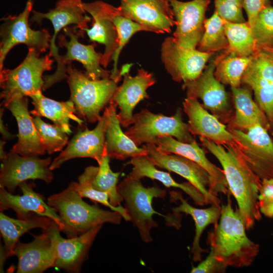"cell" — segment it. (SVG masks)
Masks as SVG:
<instances>
[{
  "mask_svg": "<svg viewBox=\"0 0 273 273\" xmlns=\"http://www.w3.org/2000/svg\"><path fill=\"white\" fill-rule=\"evenodd\" d=\"M22 195H15L4 188L0 187V210L12 209L19 219H25L34 215L46 216L52 219L63 228L62 220L54 208L44 201L43 196L33 190V187L24 181L19 186Z\"/></svg>",
  "mask_w": 273,
  "mask_h": 273,
  "instance_id": "obj_23",
  "label": "cell"
},
{
  "mask_svg": "<svg viewBox=\"0 0 273 273\" xmlns=\"http://www.w3.org/2000/svg\"><path fill=\"white\" fill-rule=\"evenodd\" d=\"M33 2L28 0L25 9L17 16H8L1 19L0 71L3 69L4 60L9 51L15 46L25 44L28 49H33L40 54L50 48L51 36L45 29L34 30L28 23L32 11Z\"/></svg>",
  "mask_w": 273,
  "mask_h": 273,
  "instance_id": "obj_10",
  "label": "cell"
},
{
  "mask_svg": "<svg viewBox=\"0 0 273 273\" xmlns=\"http://www.w3.org/2000/svg\"><path fill=\"white\" fill-rule=\"evenodd\" d=\"M264 6L262 0L244 1L243 8L247 13V22L251 28L254 24L259 12Z\"/></svg>",
  "mask_w": 273,
  "mask_h": 273,
  "instance_id": "obj_45",
  "label": "cell"
},
{
  "mask_svg": "<svg viewBox=\"0 0 273 273\" xmlns=\"http://www.w3.org/2000/svg\"><path fill=\"white\" fill-rule=\"evenodd\" d=\"M214 54L181 47L173 37L166 38L161 48V60L167 72L176 82H186L196 79Z\"/></svg>",
  "mask_w": 273,
  "mask_h": 273,
  "instance_id": "obj_14",
  "label": "cell"
},
{
  "mask_svg": "<svg viewBox=\"0 0 273 273\" xmlns=\"http://www.w3.org/2000/svg\"><path fill=\"white\" fill-rule=\"evenodd\" d=\"M258 204L261 214L268 218H273V178L261 180Z\"/></svg>",
  "mask_w": 273,
  "mask_h": 273,
  "instance_id": "obj_43",
  "label": "cell"
},
{
  "mask_svg": "<svg viewBox=\"0 0 273 273\" xmlns=\"http://www.w3.org/2000/svg\"><path fill=\"white\" fill-rule=\"evenodd\" d=\"M40 55L35 50L28 49L25 58L17 67L0 71L1 99L3 107L6 108L16 98L29 97L43 90V73L52 69L54 60L49 54L43 57Z\"/></svg>",
  "mask_w": 273,
  "mask_h": 273,
  "instance_id": "obj_5",
  "label": "cell"
},
{
  "mask_svg": "<svg viewBox=\"0 0 273 273\" xmlns=\"http://www.w3.org/2000/svg\"><path fill=\"white\" fill-rule=\"evenodd\" d=\"M155 144L163 153L184 156L203 167L211 177L209 191L213 195L217 196L219 194H231L223 169L208 160L195 139L191 143H184L172 136H165L159 138Z\"/></svg>",
  "mask_w": 273,
  "mask_h": 273,
  "instance_id": "obj_21",
  "label": "cell"
},
{
  "mask_svg": "<svg viewBox=\"0 0 273 273\" xmlns=\"http://www.w3.org/2000/svg\"><path fill=\"white\" fill-rule=\"evenodd\" d=\"M131 65L124 66L123 82L118 87L112 99L119 109L117 116L124 127L132 124L135 107L140 101L149 98L147 89L156 82L153 74L143 69L138 70L135 76H131L129 73Z\"/></svg>",
  "mask_w": 273,
  "mask_h": 273,
  "instance_id": "obj_20",
  "label": "cell"
},
{
  "mask_svg": "<svg viewBox=\"0 0 273 273\" xmlns=\"http://www.w3.org/2000/svg\"><path fill=\"white\" fill-rule=\"evenodd\" d=\"M66 79L76 114L89 123L98 122L101 112L109 105L122 77L99 80L89 78L71 64L66 65Z\"/></svg>",
  "mask_w": 273,
  "mask_h": 273,
  "instance_id": "obj_4",
  "label": "cell"
},
{
  "mask_svg": "<svg viewBox=\"0 0 273 273\" xmlns=\"http://www.w3.org/2000/svg\"><path fill=\"white\" fill-rule=\"evenodd\" d=\"M143 148L156 166L174 172L187 179L203 194L208 204H220V199L209 191L211 177L201 166L184 156L163 153L154 143L144 144Z\"/></svg>",
  "mask_w": 273,
  "mask_h": 273,
  "instance_id": "obj_12",
  "label": "cell"
},
{
  "mask_svg": "<svg viewBox=\"0 0 273 273\" xmlns=\"http://www.w3.org/2000/svg\"><path fill=\"white\" fill-rule=\"evenodd\" d=\"M107 115L105 111L97 126L92 130L87 127L79 129L68 142L66 148L52 162V170L59 168L65 162L76 158H90L99 163L107 155L105 133Z\"/></svg>",
  "mask_w": 273,
  "mask_h": 273,
  "instance_id": "obj_18",
  "label": "cell"
},
{
  "mask_svg": "<svg viewBox=\"0 0 273 273\" xmlns=\"http://www.w3.org/2000/svg\"><path fill=\"white\" fill-rule=\"evenodd\" d=\"M103 224L95 226L75 237L65 239L61 237L57 223L46 231L55 246V267L71 272H79L86 258L89 249Z\"/></svg>",
  "mask_w": 273,
  "mask_h": 273,
  "instance_id": "obj_19",
  "label": "cell"
},
{
  "mask_svg": "<svg viewBox=\"0 0 273 273\" xmlns=\"http://www.w3.org/2000/svg\"><path fill=\"white\" fill-rule=\"evenodd\" d=\"M83 4L81 0H59L56 3L55 8L50 10L48 12L32 11V21L40 24L43 19H47L51 21L54 28L49 54L55 59L57 67L53 74L43 76V90L66 78V68L63 65L61 56L59 54L58 48L56 44V38L57 35L62 28L70 25H75L83 31L88 28V23L92 19L86 15Z\"/></svg>",
  "mask_w": 273,
  "mask_h": 273,
  "instance_id": "obj_7",
  "label": "cell"
},
{
  "mask_svg": "<svg viewBox=\"0 0 273 273\" xmlns=\"http://www.w3.org/2000/svg\"><path fill=\"white\" fill-rule=\"evenodd\" d=\"M137 146L155 144L159 138L170 136L179 141L191 143L195 140L183 121L181 110L178 108L171 116L154 114L147 109L133 115V123L125 131Z\"/></svg>",
  "mask_w": 273,
  "mask_h": 273,
  "instance_id": "obj_8",
  "label": "cell"
},
{
  "mask_svg": "<svg viewBox=\"0 0 273 273\" xmlns=\"http://www.w3.org/2000/svg\"><path fill=\"white\" fill-rule=\"evenodd\" d=\"M47 202L59 215L63 224L62 231L68 238L78 236L105 223L119 224L123 218L117 212L86 203L75 189L73 182L62 192L50 196Z\"/></svg>",
  "mask_w": 273,
  "mask_h": 273,
  "instance_id": "obj_3",
  "label": "cell"
},
{
  "mask_svg": "<svg viewBox=\"0 0 273 273\" xmlns=\"http://www.w3.org/2000/svg\"><path fill=\"white\" fill-rule=\"evenodd\" d=\"M98 167L89 166L86 167L79 176L77 182H74L75 189L83 198H87L93 202L99 203L111 210L120 213L126 221H130V217L125 208L121 205L114 207L109 200L108 195L104 192L95 189L92 186V180L98 170Z\"/></svg>",
  "mask_w": 273,
  "mask_h": 273,
  "instance_id": "obj_37",
  "label": "cell"
},
{
  "mask_svg": "<svg viewBox=\"0 0 273 273\" xmlns=\"http://www.w3.org/2000/svg\"><path fill=\"white\" fill-rule=\"evenodd\" d=\"M228 128L238 153L252 172L261 180L273 178V141L268 130L260 125L246 131Z\"/></svg>",
  "mask_w": 273,
  "mask_h": 273,
  "instance_id": "obj_9",
  "label": "cell"
},
{
  "mask_svg": "<svg viewBox=\"0 0 273 273\" xmlns=\"http://www.w3.org/2000/svg\"><path fill=\"white\" fill-rule=\"evenodd\" d=\"M170 196L172 201H180L178 206L172 208L173 213L176 214L183 213L190 215L194 221L195 234L191 252L194 261H201L202 254L206 252V250L203 249L200 245L201 236L209 224H214L218 222L221 215V206L220 204H212L210 207L206 208H197L191 205L178 192H170Z\"/></svg>",
  "mask_w": 273,
  "mask_h": 273,
  "instance_id": "obj_28",
  "label": "cell"
},
{
  "mask_svg": "<svg viewBox=\"0 0 273 273\" xmlns=\"http://www.w3.org/2000/svg\"><path fill=\"white\" fill-rule=\"evenodd\" d=\"M113 22L117 30L118 43L112 59L114 63L110 76L113 78H118L122 77L124 73L123 69L119 70L117 68L118 57L122 49L134 34L141 31H149V30L142 25L121 15L115 16L113 18Z\"/></svg>",
  "mask_w": 273,
  "mask_h": 273,
  "instance_id": "obj_39",
  "label": "cell"
},
{
  "mask_svg": "<svg viewBox=\"0 0 273 273\" xmlns=\"http://www.w3.org/2000/svg\"><path fill=\"white\" fill-rule=\"evenodd\" d=\"M1 160L0 187L12 194L20 184L28 179H40L49 184L53 179L50 157L23 156L10 150Z\"/></svg>",
  "mask_w": 273,
  "mask_h": 273,
  "instance_id": "obj_11",
  "label": "cell"
},
{
  "mask_svg": "<svg viewBox=\"0 0 273 273\" xmlns=\"http://www.w3.org/2000/svg\"><path fill=\"white\" fill-rule=\"evenodd\" d=\"M110 157L106 155L98 163V170L92 180V186L96 190L106 192L109 197L111 204L117 207L123 201L118 190L120 172H113L109 164Z\"/></svg>",
  "mask_w": 273,
  "mask_h": 273,
  "instance_id": "obj_38",
  "label": "cell"
},
{
  "mask_svg": "<svg viewBox=\"0 0 273 273\" xmlns=\"http://www.w3.org/2000/svg\"><path fill=\"white\" fill-rule=\"evenodd\" d=\"M7 254L5 249L4 246L1 245L0 247V270L1 272H3V268L4 263L8 257Z\"/></svg>",
  "mask_w": 273,
  "mask_h": 273,
  "instance_id": "obj_47",
  "label": "cell"
},
{
  "mask_svg": "<svg viewBox=\"0 0 273 273\" xmlns=\"http://www.w3.org/2000/svg\"><path fill=\"white\" fill-rule=\"evenodd\" d=\"M85 12L93 19L92 27L84 29L89 40L104 45L101 64L106 68L118 46V33L113 18L121 15L119 7H115L102 1L83 3Z\"/></svg>",
  "mask_w": 273,
  "mask_h": 273,
  "instance_id": "obj_16",
  "label": "cell"
},
{
  "mask_svg": "<svg viewBox=\"0 0 273 273\" xmlns=\"http://www.w3.org/2000/svg\"><path fill=\"white\" fill-rule=\"evenodd\" d=\"M57 223L52 219L34 215L25 219H15L0 213V232L4 242V248L8 257L14 255V249L20 237L34 228L46 230Z\"/></svg>",
  "mask_w": 273,
  "mask_h": 273,
  "instance_id": "obj_32",
  "label": "cell"
},
{
  "mask_svg": "<svg viewBox=\"0 0 273 273\" xmlns=\"http://www.w3.org/2000/svg\"><path fill=\"white\" fill-rule=\"evenodd\" d=\"M218 59V56L211 60L201 74L193 80L184 82L183 88L187 91V98L201 99L205 108L226 122L231 110L224 85L214 75Z\"/></svg>",
  "mask_w": 273,
  "mask_h": 273,
  "instance_id": "obj_13",
  "label": "cell"
},
{
  "mask_svg": "<svg viewBox=\"0 0 273 273\" xmlns=\"http://www.w3.org/2000/svg\"><path fill=\"white\" fill-rule=\"evenodd\" d=\"M126 164L132 166L128 175L133 178L141 179L143 177H148L157 180L166 187L181 189L189 196L197 205L208 204L204 196L195 186L188 181L183 183L176 182L169 173L157 169L155 164L147 155L131 158Z\"/></svg>",
  "mask_w": 273,
  "mask_h": 273,
  "instance_id": "obj_29",
  "label": "cell"
},
{
  "mask_svg": "<svg viewBox=\"0 0 273 273\" xmlns=\"http://www.w3.org/2000/svg\"><path fill=\"white\" fill-rule=\"evenodd\" d=\"M199 140L221 164L246 230L253 228L262 217L258 204L261 180L246 165L235 144L223 146L203 136Z\"/></svg>",
  "mask_w": 273,
  "mask_h": 273,
  "instance_id": "obj_1",
  "label": "cell"
},
{
  "mask_svg": "<svg viewBox=\"0 0 273 273\" xmlns=\"http://www.w3.org/2000/svg\"><path fill=\"white\" fill-rule=\"evenodd\" d=\"M33 240L28 243L18 241L14 255L18 259L17 272L42 273L55 267L56 248L49 234L43 231L39 235H34Z\"/></svg>",
  "mask_w": 273,
  "mask_h": 273,
  "instance_id": "obj_24",
  "label": "cell"
},
{
  "mask_svg": "<svg viewBox=\"0 0 273 273\" xmlns=\"http://www.w3.org/2000/svg\"><path fill=\"white\" fill-rule=\"evenodd\" d=\"M65 34L69 37L66 39L63 35L59 36V44L61 47L66 49V53L61 56L63 65L71 64L73 61L81 63L85 69V74L90 79L99 80L110 76L111 72L103 69L101 62L103 54L95 51V44L85 45L78 41L82 37L84 31L76 26L70 27L69 26L63 29Z\"/></svg>",
  "mask_w": 273,
  "mask_h": 273,
  "instance_id": "obj_22",
  "label": "cell"
},
{
  "mask_svg": "<svg viewBox=\"0 0 273 273\" xmlns=\"http://www.w3.org/2000/svg\"><path fill=\"white\" fill-rule=\"evenodd\" d=\"M218 56L214 71L216 78L223 84L240 87L242 76L251 60L252 55L240 56L225 50Z\"/></svg>",
  "mask_w": 273,
  "mask_h": 273,
  "instance_id": "obj_34",
  "label": "cell"
},
{
  "mask_svg": "<svg viewBox=\"0 0 273 273\" xmlns=\"http://www.w3.org/2000/svg\"><path fill=\"white\" fill-rule=\"evenodd\" d=\"M34 108L30 112L34 116L50 119L54 124L61 127L68 135L72 133L70 120L83 125L84 120L76 114L73 102L69 100L59 102L45 97L42 92L30 96Z\"/></svg>",
  "mask_w": 273,
  "mask_h": 273,
  "instance_id": "obj_30",
  "label": "cell"
},
{
  "mask_svg": "<svg viewBox=\"0 0 273 273\" xmlns=\"http://www.w3.org/2000/svg\"><path fill=\"white\" fill-rule=\"evenodd\" d=\"M256 43V51L273 48V7L264 6L259 12L252 27ZM255 51V52H256Z\"/></svg>",
  "mask_w": 273,
  "mask_h": 273,
  "instance_id": "obj_41",
  "label": "cell"
},
{
  "mask_svg": "<svg viewBox=\"0 0 273 273\" xmlns=\"http://www.w3.org/2000/svg\"><path fill=\"white\" fill-rule=\"evenodd\" d=\"M228 267L217 259L210 251L206 258L196 266L192 267L191 273L224 272Z\"/></svg>",
  "mask_w": 273,
  "mask_h": 273,
  "instance_id": "obj_44",
  "label": "cell"
},
{
  "mask_svg": "<svg viewBox=\"0 0 273 273\" xmlns=\"http://www.w3.org/2000/svg\"><path fill=\"white\" fill-rule=\"evenodd\" d=\"M264 6H267L270 5V2L269 0H262Z\"/></svg>",
  "mask_w": 273,
  "mask_h": 273,
  "instance_id": "obj_49",
  "label": "cell"
},
{
  "mask_svg": "<svg viewBox=\"0 0 273 273\" xmlns=\"http://www.w3.org/2000/svg\"><path fill=\"white\" fill-rule=\"evenodd\" d=\"M225 29L229 42V52L242 57H249L256 51L252 28L247 21L233 23L225 21Z\"/></svg>",
  "mask_w": 273,
  "mask_h": 273,
  "instance_id": "obj_35",
  "label": "cell"
},
{
  "mask_svg": "<svg viewBox=\"0 0 273 273\" xmlns=\"http://www.w3.org/2000/svg\"><path fill=\"white\" fill-rule=\"evenodd\" d=\"M15 118L18 128V141L12 150L23 156H38L46 150L28 110L27 97L16 98L6 107Z\"/></svg>",
  "mask_w": 273,
  "mask_h": 273,
  "instance_id": "obj_26",
  "label": "cell"
},
{
  "mask_svg": "<svg viewBox=\"0 0 273 273\" xmlns=\"http://www.w3.org/2000/svg\"><path fill=\"white\" fill-rule=\"evenodd\" d=\"M260 49H264L273 53V48H262Z\"/></svg>",
  "mask_w": 273,
  "mask_h": 273,
  "instance_id": "obj_50",
  "label": "cell"
},
{
  "mask_svg": "<svg viewBox=\"0 0 273 273\" xmlns=\"http://www.w3.org/2000/svg\"><path fill=\"white\" fill-rule=\"evenodd\" d=\"M241 83L251 89L273 85V53L264 49L255 52L243 73Z\"/></svg>",
  "mask_w": 273,
  "mask_h": 273,
  "instance_id": "obj_33",
  "label": "cell"
},
{
  "mask_svg": "<svg viewBox=\"0 0 273 273\" xmlns=\"http://www.w3.org/2000/svg\"><path fill=\"white\" fill-rule=\"evenodd\" d=\"M216 13L223 19L233 23L246 22L242 12L244 0H214Z\"/></svg>",
  "mask_w": 273,
  "mask_h": 273,
  "instance_id": "obj_42",
  "label": "cell"
},
{
  "mask_svg": "<svg viewBox=\"0 0 273 273\" xmlns=\"http://www.w3.org/2000/svg\"><path fill=\"white\" fill-rule=\"evenodd\" d=\"M184 111L188 117V128L193 135L210 140L222 146L235 144L227 126L213 114L209 113L197 99L186 98Z\"/></svg>",
  "mask_w": 273,
  "mask_h": 273,
  "instance_id": "obj_25",
  "label": "cell"
},
{
  "mask_svg": "<svg viewBox=\"0 0 273 273\" xmlns=\"http://www.w3.org/2000/svg\"><path fill=\"white\" fill-rule=\"evenodd\" d=\"M172 9L176 28L173 38L180 47L196 49L204 31L205 13L210 0L184 2L167 0Z\"/></svg>",
  "mask_w": 273,
  "mask_h": 273,
  "instance_id": "obj_15",
  "label": "cell"
},
{
  "mask_svg": "<svg viewBox=\"0 0 273 273\" xmlns=\"http://www.w3.org/2000/svg\"><path fill=\"white\" fill-rule=\"evenodd\" d=\"M225 20L215 11L204 21V31L197 46V50L207 53L225 50L229 48V42L225 29Z\"/></svg>",
  "mask_w": 273,
  "mask_h": 273,
  "instance_id": "obj_36",
  "label": "cell"
},
{
  "mask_svg": "<svg viewBox=\"0 0 273 273\" xmlns=\"http://www.w3.org/2000/svg\"><path fill=\"white\" fill-rule=\"evenodd\" d=\"M6 142L5 140H3L0 141V158L1 160L3 159L6 156L7 153L4 151V146L6 144Z\"/></svg>",
  "mask_w": 273,
  "mask_h": 273,
  "instance_id": "obj_48",
  "label": "cell"
},
{
  "mask_svg": "<svg viewBox=\"0 0 273 273\" xmlns=\"http://www.w3.org/2000/svg\"><path fill=\"white\" fill-rule=\"evenodd\" d=\"M117 106L111 100L105 109L107 115L105 146L107 155L110 158L125 160L147 155L146 150L139 148L121 128L117 113Z\"/></svg>",
  "mask_w": 273,
  "mask_h": 273,
  "instance_id": "obj_27",
  "label": "cell"
},
{
  "mask_svg": "<svg viewBox=\"0 0 273 273\" xmlns=\"http://www.w3.org/2000/svg\"><path fill=\"white\" fill-rule=\"evenodd\" d=\"M122 16L147 28L149 31L170 33L175 25L173 13L167 0H121Z\"/></svg>",
  "mask_w": 273,
  "mask_h": 273,
  "instance_id": "obj_17",
  "label": "cell"
},
{
  "mask_svg": "<svg viewBox=\"0 0 273 273\" xmlns=\"http://www.w3.org/2000/svg\"><path fill=\"white\" fill-rule=\"evenodd\" d=\"M231 194L221 206L219 221L208 233L207 244L215 258L228 267L240 268L252 264L260 251L259 245L246 235L244 221L238 208L232 206Z\"/></svg>",
  "mask_w": 273,
  "mask_h": 273,
  "instance_id": "obj_2",
  "label": "cell"
},
{
  "mask_svg": "<svg viewBox=\"0 0 273 273\" xmlns=\"http://www.w3.org/2000/svg\"><path fill=\"white\" fill-rule=\"evenodd\" d=\"M4 108V107L1 108L0 111V131L3 140L6 141L13 139L15 136L8 131L7 127L4 123L3 116Z\"/></svg>",
  "mask_w": 273,
  "mask_h": 273,
  "instance_id": "obj_46",
  "label": "cell"
},
{
  "mask_svg": "<svg viewBox=\"0 0 273 273\" xmlns=\"http://www.w3.org/2000/svg\"><path fill=\"white\" fill-rule=\"evenodd\" d=\"M235 114L229 127L246 131L257 125L268 130L270 124L266 115L253 100L251 90L247 87H231Z\"/></svg>",
  "mask_w": 273,
  "mask_h": 273,
  "instance_id": "obj_31",
  "label": "cell"
},
{
  "mask_svg": "<svg viewBox=\"0 0 273 273\" xmlns=\"http://www.w3.org/2000/svg\"><path fill=\"white\" fill-rule=\"evenodd\" d=\"M33 121L49 154L62 151L68 144V134L60 126L46 123L38 116Z\"/></svg>",
  "mask_w": 273,
  "mask_h": 273,
  "instance_id": "obj_40",
  "label": "cell"
},
{
  "mask_svg": "<svg viewBox=\"0 0 273 273\" xmlns=\"http://www.w3.org/2000/svg\"><path fill=\"white\" fill-rule=\"evenodd\" d=\"M118 190L125 201L130 221L138 229L141 239L146 243L152 242L151 231L158 226L153 215L166 217L154 209L152 201L154 198H164L166 191L157 186L145 187L140 179L128 175L118 185Z\"/></svg>",
  "mask_w": 273,
  "mask_h": 273,
  "instance_id": "obj_6",
  "label": "cell"
}]
</instances>
